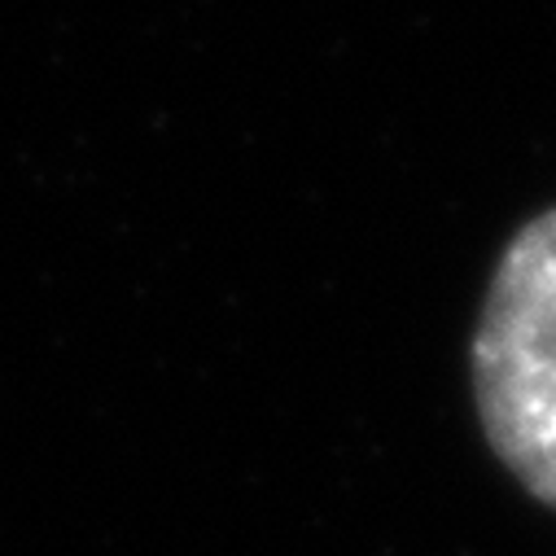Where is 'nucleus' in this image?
Segmentation results:
<instances>
[{
  "instance_id": "nucleus-1",
  "label": "nucleus",
  "mask_w": 556,
  "mask_h": 556,
  "mask_svg": "<svg viewBox=\"0 0 556 556\" xmlns=\"http://www.w3.org/2000/svg\"><path fill=\"white\" fill-rule=\"evenodd\" d=\"M469 364L491 452L556 513V206L504 245Z\"/></svg>"
}]
</instances>
